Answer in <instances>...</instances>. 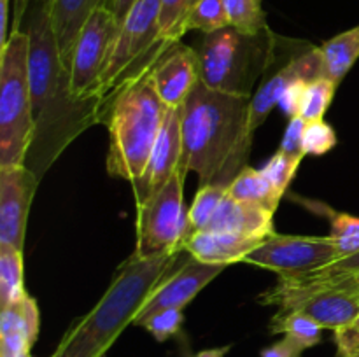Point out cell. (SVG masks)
<instances>
[{
    "instance_id": "1",
    "label": "cell",
    "mask_w": 359,
    "mask_h": 357,
    "mask_svg": "<svg viewBox=\"0 0 359 357\" xmlns=\"http://www.w3.org/2000/svg\"><path fill=\"white\" fill-rule=\"evenodd\" d=\"M20 28L30 37V86L34 140L27 167L42 181L63 150L91 126L100 122L102 100H79L70 90L53 31L49 0H32Z\"/></svg>"
},
{
    "instance_id": "2",
    "label": "cell",
    "mask_w": 359,
    "mask_h": 357,
    "mask_svg": "<svg viewBox=\"0 0 359 357\" xmlns=\"http://www.w3.org/2000/svg\"><path fill=\"white\" fill-rule=\"evenodd\" d=\"M251 98L219 93L200 83L181 111L182 170L195 172L200 186H228L248 167L251 146L245 122Z\"/></svg>"
},
{
    "instance_id": "3",
    "label": "cell",
    "mask_w": 359,
    "mask_h": 357,
    "mask_svg": "<svg viewBox=\"0 0 359 357\" xmlns=\"http://www.w3.org/2000/svg\"><path fill=\"white\" fill-rule=\"evenodd\" d=\"M186 251L142 259L132 254L119 265L104 296L74 322L49 357H104L118 336L133 324L140 308L179 265Z\"/></svg>"
},
{
    "instance_id": "4",
    "label": "cell",
    "mask_w": 359,
    "mask_h": 357,
    "mask_svg": "<svg viewBox=\"0 0 359 357\" xmlns=\"http://www.w3.org/2000/svg\"><path fill=\"white\" fill-rule=\"evenodd\" d=\"M151 66L102 100L100 125L109 130L107 174L130 184L146 168L168 111L154 90Z\"/></svg>"
},
{
    "instance_id": "5",
    "label": "cell",
    "mask_w": 359,
    "mask_h": 357,
    "mask_svg": "<svg viewBox=\"0 0 359 357\" xmlns=\"http://www.w3.org/2000/svg\"><path fill=\"white\" fill-rule=\"evenodd\" d=\"M279 48V35L266 30L245 35L235 28L205 34L195 48L200 83L219 93L251 98L256 84L265 77Z\"/></svg>"
},
{
    "instance_id": "6",
    "label": "cell",
    "mask_w": 359,
    "mask_h": 357,
    "mask_svg": "<svg viewBox=\"0 0 359 357\" xmlns=\"http://www.w3.org/2000/svg\"><path fill=\"white\" fill-rule=\"evenodd\" d=\"M34 132L30 37L18 28L0 49V167L27 163Z\"/></svg>"
},
{
    "instance_id": "7",
    "label": "cell",
    "mask_w": 359,
    "mask_h": 357,
    "mask_svg": "<svg viewBox=\"0 0 359 357\" xmlns=\"http://www.w3.org/2000/svg\"><path fill=\"white\" fill-rule=\"evenodd\" d=\"M161 0H137L128 10L109 52L100 79V98L149 69L172 44L160 37Z\"/></svg>"
},
{
    "instance_id": "8",
    "label": "cell",
    "mask_w": 359,
    "mask_h": 357,
    "mask_svg": "<svg viewBox=\"0 0 359 357\" xmlns=\"http://www.w3.org/2000/svg\"><path fill=\"white\" fill-rule=\"evenodd\" d=\"M263 304L284 312H302L323 329H339L353 324L359 315V290L342 280L316 279L311 275L279 276L272 289L259 296Z\"/></svg>"
},
{
    "instance_id": "9",
    "label": "cell",
    "mask_w": 359,
    "mask_h": 357,
    "mask_svg": "<svg viewBox=\"0 0 359 357\" xmlns=\"http://www.w3.org/2000/svg\"><path fill=\"white\" fill-rule=\"evenodd\" d=\"M182 167L165 188L137 206V247L133 254L142 259L170 255L184 251L191 234L189 209L184 203Z\"/></svg>"
},
{
    "instance_id": "10",
    "label": "cell",
    "mask_w": 359,
    "mask_h": 357,
    "mask_svg": "<svg viewBox=\"0 0 359 357\" xmlns=\"http://www.w3.org/2000/svg\"><path fill=\"white\" fill-rule=\"evenodd\" d=\"M119 23L105 6L93 10L81 28L70 56L69 79L74 97L79 100L100 98L102 72L118 35Z\"/></svg>"
},
{
    "instance_id": "11",
    "label": "cell",
    "mask_w": 359,
    "mask_h": 357,
    "mask_svg": "<svg viewBox=\"0 0 359 357\" xmlns=\"http://www.w3.org/2000/svg\"><path fill=\"white\" fill-rule=\"evenodd\" d=\"M342 258L339 245L330 234L300 237V234L272 233L244 262L272 270L279 276H297L316 272Z\"/></svg>"
},
{
    "instance_id": "12",
    "label": "cell",
    "mask_w": 359,
    "mask_h": 357,
    "mask_svg": "<svg viewBox=\"0 0 359 357\" xmlns=\"http://www.w3.org/2000/svg\"><path fill=\"white\" fill-rule=\"evenodd\" d=\"M41 178L27 167H0V245L25 248L28 214Z\"/></svg>"
},
{
    "instance_id": "13",
    "label": "cell",
    "mask_w": 359,
    "mask_h": 357,
    "mask_svg": "<svg viewBox=\"0 0 359 357\" xmlns=\"http://www.w3.org/2000/svg\"><path fill=\"white\" fill-rule=\"evenodd\" d=\"M224 268L226 266L209 265L189 255L167 279H163L154 287L151 296L140 308L133 326H140V322L153 315L154 312L167 310V308L184 310L198 296L200 290L209 286Z\"/></svg>"
},
{
    "instance_id": "14",
    "label": "cell",
    "mask_w": 359,
    "mask_h": 357,
    "mask_svg": "<svg viewBox=\"0 0 359 357\" xmlns=\"http://www.w3.org/2000/svg\"><path fill=\"white\" fill-rule=\"evenodd\" d=\"M182 136H181V111L168 108L165 122L158 135L156 144L149 154L146 168L139 178L132 182L137 206L146 203L161 188L172 181L181 168Z\"/></svg>"
},
{
    "instance_id": "15",
    "label": "cell",
    "mask_w": 359,
    "mask_h": 357,
    "mask_svg": "<svg viewBox=\"0 0 359 357\" xmlns=\"http://www.w3.org/2000/svg\"><path fill=\"white\" fill-rule=\"evenodd\" d=\"M151 79L167 108H181L200 84L198 56L195 48L174 42L151 66Z\"/></svg>"
},
{
    "instance_id": "16",
    "label": "cell",
    "mask_w": 359,
    "mask_h": 357,
    "mask_svg": "<svg viewBox=\"0 0 359 357\" xmlns=\"http://www.w3.org/2000/svg\"><path fill=\"white\" fill-rule=\"evenodd\" d=\"M265 240L266 238L202 230L189 234L184 241V251L202 262L230 266L235 262H244V259Z\"/></svg>"
},
{
    "instance_id": "17",
    "label": "cell",
    "mask_w": 359,
    "mask_h": 357,
    "mask_svg": "<svg viewBox=\"0 0 359 357\" xmlns=\"http://www.w3.org/2000/svg\"><path fill=\"white\" fill-rule=\"evenodd\" d=\"M273 214L266 206L224 196L205 230L242 237L269 238L273 231Z\"/></svg>"
},
{
    "instance_id": "18",
    "label": "cell",
    "mask_w": 359,
    "mask_h": 357,
    "mask_svg": "<svg viewBox=\"0 0 359 357\" xmlns=\"http://www.w3.org/2000/svg\"><path fill=\"white\" fill-rule=\"evenodd\" d=\"M104 4L105 0H49L53 31H55L60 56L67 70L70 66V56H72L74 44H76L81 28L93 14V10H97Z\"/></svg>"
},
{
    "instance_id": "19",
    "label": "cell",
    "mask_w": 359,
    "mask_h": 357,
    "mask_svg": "<svg viewBox=\"0 0 359 357\" xmlns=\"http://www.w3.org/2000/svg\"><path fill=\"white\" fill-rule=\"evenodd\" d=\"M323 77L339 86L359 58V24L319 46Z\"/></svg>"
},
{
    "instance_id": "20",
    "label": "cell",
    "mask_w": 359,
    "mask_h": 357,
    "mask_svg": "<svg viewBox=\"0 0 359 357\" xmlns=\"http://www.w3.org/2000/svg\"><path fill=\"white\" fill-rule=\"evenodd\" d=\"M41 329V314L37 301L25 294L21 300L7 304L0 314V335H18L27 340L28 345H34Z\"/></svg>"
},
{
    "instance_id": "21",
    "label": "cell",
    "mask_w": 359,
    "mask_h": 357,
    "mask_svg": "<svg viewBox=\"0 0 359 357\" xmlns=\"http://www.w3.org/2000/svg\"><path fill=\"white\" fill-rule=\"evenodd\" d=\"M228 195L241 202L258 203L272 212H276L283 200L277 195L269 178L263 175V172L252 167H245L238 172L237 177L228 184Z\"/></svg>"
},
{
    "instance_id": "22",
    "label": "cell",
    "mask_w": 359,
    "mask_h": 357,
    "mask_svg": "<svg viewBox=\"0 0 359 357\" xmlns=\"http://www.w3.org/2000/svg\"><path fill=\"white\" fill-rule=\"evenodd\" d=\"M270 331L272 335L283 332L304 350L312 349L323 340L321 326L302 312H284V314L277 312L270 322Z\"/></svg>"
},
{
    "instance_id": "23",
    "label": "cell",
    "mask_w": 359,
    "mask_h": 357,
    "mask_svg": "<svg viewBox=\"0 0 359 357\" xmlns=\"http://www.w3.org/2000/svg\"><path fill=\"white\" fill-rule=\"evenodd\" d=\"M25 294L23 251L0 245V307L21 300Z\"/></svg>"
},
{
    "instance_id": "24",
    "label": "cell",
    "mask_w": 359,
    "mask_h": 357,
    "mask_svg": "<svg viewBox=\"0 0 359 357\" xmlns=\"http://www.w3.org/2000/svg\"><path fill=\"white\" fill-rule=\"evenodd\" d=\"M228 23L245 35H259L269 30L263 0H223Z\"/></svg>"
},
{
    "instance_id": "25",
    "label": "cell",
    "mask_w": 359,
    "mask_h": 357,
    "mask_svg": "<svg viewBox=\"0 0 359 357\" xmlns=\"http://www.w3.org/2000/svg\"><path fill=\"white\" fill-rule=\"evenodd\" d=\"M314 209L319 210V214H325L330 219V237L339 245L340 255L349 258V255L359 252V217L351 216V214L337 212L332 206L325 203H314Z\"/></svg>"
},
{
    "instance_id": "26",
    "label": "cell",
    "mask_w": 359,
    "mask_h": 357,
    "mask_svg": "<svg viewBox=\"0 0 359 357\" xmlns=\"http://www.w3.org/2000/svg\"><path fill=\"white\" fill-rule=\"evenodd\" d=\"M198 0H161L160 37L174 44L188 34V18Z\"/></svg>"
},
{
    "instance_id": "27",
    "label": "cell",
    "mask_w": 359,
    "mask_h": 357,
    "mask_svg": "<svg viewBox=\"0 0 359 357\" xmlns=\"http://www.w3.org/2000/svg\"><path fill=\"white\" fill-rule=\"evenodd\" d=\"M228 195V186L212 184L200 186L196 191L195 200H193L191 206H189V226H191V233L195 231H202L209 226L210 219L216 214L217 206Z\"/></svg>"
},
{
    "instance_id": "28",
    "label": "cell",
    "mask_w": 359,
    "mask_h": 357,
    "mask_svg": "<svg viewBox=\"0 0 359 357\" xmlns=\"http://www.w3.org/2000/svg\"><path fill=\"white\" fill-rule=\"evenodd\" d=\"M337 88L339 86L326 77H318V79L311 80L305 90L300 118H304L307 122L325 119V114L328 112L333 97H335Z\"/></svg>"
},
{
    "instance_id": "29",
    "label": "cell",
    "mask_w": 359,
    "mask_h": 357,
    "mask_svg": "<svg viewBox=\"0 0 359 357\" xmlns=\"http://www.w3.org/2000/svg\"><path fill=\"white\" fill-rule=\"evenodd\" d=\"M230 27L223 0H198L188 18V31L212 34Z\"/></svg>"
},
{
    "instance_id": "30",
    "label": "cell",
    "mask_w": 359,
    "mask_h": 357,
    "mask_svg": "<svg viewBox=\"0 0 359 357\" xmlns=\"http://www.w3.org/2000/svg\"><path fill=\"white\" fill-rule=\"evenodd\" d=\"M300 163L302 160H297V158H291L287 156V154L277 150V153L263 164V175L269 178V182L273 186V189H276V192L280 198L286 195L291 181H293L294 175H297Z\"/></svg>"
},
{
    "instance_id": "31",
    "label": "cell",
    "mask_w": 359,
    "mask_h": 357,
    "mask_svg": "<svg viewBox=\"0 0 359 357\" xmlns=\"http://www.w3.org/2000/svg\"><path fill=\"white\" fill-rule=\"evenodd\" d=\"M184 324V310H175V308H167V310L154 312L147 318L140 322V328L146 329L156 342H165L181 331Z\"/></svg>"
},
{
    "instance_id": "32",
    "label": "cell",
    "mask_w": 359,
    "mask_h": 357,
    "mask_svg": "<svg viewBox=\"0 0 359 357\" xmlns=\"http://www.w3.org/2000/svg\"><path fill=\"white\" fill-rule=\"evenodd\" d=\"M337 133L325 119L311 121L305 125L304 153L305 156H323L337 146Z\"/></svg>"
},
{
    "instance_id": "33",
    "label": "cell",
    "mask_w": 359,
    "mask_h": 357,
    "mask_svg": "<svg viewBox=\"0 0 359 357\" xmlns=\"http://www.w3.org/2000/svg\"><path fill=\"white\" fill-rule=\"evenodd\" d=\"M305 121L304 118L297 115V118L290 119V125H287L286 132H284L283 140H280L279 150L280 153L287 154L291 158H297V160H304V132H305Z\"/></svg>"
},
{
    "instance_id": "34",
    "label": "cell",
    "mask_w": 359,
    "mask_h": 357,
    "mask_svg": "<svg viewBox=\"0 0 359 357\" xmlns=\"http://www.w3.org/2000/svg\"><path fill=\"white\" fill-rule=\"evenodd\" d=\"M309 80L305 79H297L291 80L286 88L283 90L279 98V104L277 107L287 115V118H297L300 115L302 111V104H304V97H305V90H307Z\"/></svg>"
},
{
    "instance_id": "35",
    "label": "cell",
    "mask_w": 359,
    "mask_h": 357,
    "mask_svg": "<svg viewBox=\"0 0 359 357\" xmlns=\"http://www.w3.org/2000/svg\"><path fill=\"white\" fill-rule=\"evenodd\" d=\"M333 332H335L337 356L359 357V315L354 318L353 324Z\"/></svg>"
},
{
    "instance_id": "36",
    "label": "cell",
    "mask_w": 359,
    "mask_h": 357,
    "mask_svg": "<svg viewBox=\"0 0 359 357\" xmlns=\"http://www.w3.org/2000/svg\"><path fill=\"white\" fill-rule=\"evenodd\" d=\"M359 272V252L349 255V258L339 259V261L332 262V265L325 266V268H319L316 272L305 273V275L319 276V279H335V276H347L354 275Z\"/></svg>"
},
{
    "instance_id": "37",
    "label": "cell",
    "mask_w": 359,
    "mask_h": 357,
    "mask_svg": "<svg viewBox=\"0 0 359 357\" xmlns=\"http://www.w3.org/2000/svg\"><path fill=\"white\" fill-rule=\"evenodd\" d=\"M304 352L305 350L302 349L298 343H294L293 340L284 336L283 340L276 342L273 345L263 349L259 356L262 357H302V354Z\"/></svg>"
},
{
    "instance_id": "38",
    "label": "cell",
    "mask_w": 359,
    "mask_h": 357,
    "mask_svg": "<svg viewBox=\"0 0 359 357\" xmlns=\"http://www.w3.org/2000/svg\"><path fill=\"white\" fill-rule=\"evenodd\" d=\"M135 2L137 0H105L104 6L107 7L112 14H114V18L118 20V23L121 24L123 20L126 18V14H128V10L132 9V6Z\"/></svg>"
},
{
    "instance_id": "39",
    "label": "cell",
    "mask_w": 359,
    "mask_h": 357,
    "mask_svg": "<svg viewBox=\"0 0 359 357\" xmlns=\"http://www.w3.org/2000/svg\"><path fill=\"white\" fill-rule=\"evenodd\" d=\"M9 9H11V0H0V46H6L9 41ZM0 48V49H2Z\"/></svg>"
},
{
    "instance_id": "40",
    "label": "cell",
    "mask_w": 359,
    "mask_h": 357,
    "mask_svg": "<svg viewBox=\"0 0 359 357\" xmlns=\"http://www.w3.org/2000/svg\"><path fill=\"white\" fill-rule=\"evenodd\" d=\"M32 0H13V30H18Z\"/></svg>"
},
{
    "instance_id": "41",
    "label": "cell",
    "mask_w": 359,
    "mask_h": 357,
    "mask_svg": "<svg viewBox=\"0 0 359 357\" xmlns=\"http://www.w3.org/2000/svg\"><path fill=\"white\" fill-rule=\"evenodd\" d=\"M231 346L226 345V346H216V349H207V350H202V352L195 354V356L191 357H226V354L230 352Z\"/></svg>"
},
{
    "instance_id": "42",
    "label": "cell",
    "mask_w": 359,
    "mask_h": 357,
    "mask_svg": "<svg viewBox=\"0 0 359 357\" xmlns=\"http://www.w3.org/2000/svg\"><path fill=\"white\" fill-rule=\"evenodd\" d=\"M312 276V275H311ZM316 279H319V276H316ZM328 280H342V282H346L347 286L354 287V289L359 290V272L354 273V275H347V276H335V279H328Z\"/></svg>"
},
{
    "instance_id": "43",
    "label": "cell",
    "mask_w": 359,
    "mask_h": 357,
    "mask_svg": "<svg viewBox=\"0 0 359 357\" xmlns=\"http://www.w3.org/2000/svg\"><path fill=\"white\" fill-rule=\"evenodd\" d=\"M18 357H32V354H30V350H27V352L20 354V356H18Z\"/></svg>"
},
{
    "instance_id": "44",
    "label": "cell",
    "mask_w": 359,
    "mask_h": 357,
    "mask_svg": "<svg viewBox=\"0 0 359 357\" xmlns=\"http://www.w3.org/2000/svg\"><path fill=\"white\" fill-rule=\"evenodd\" d=\"M337 357H339V356H337Z\"/></svg>"
}]
</instances>
